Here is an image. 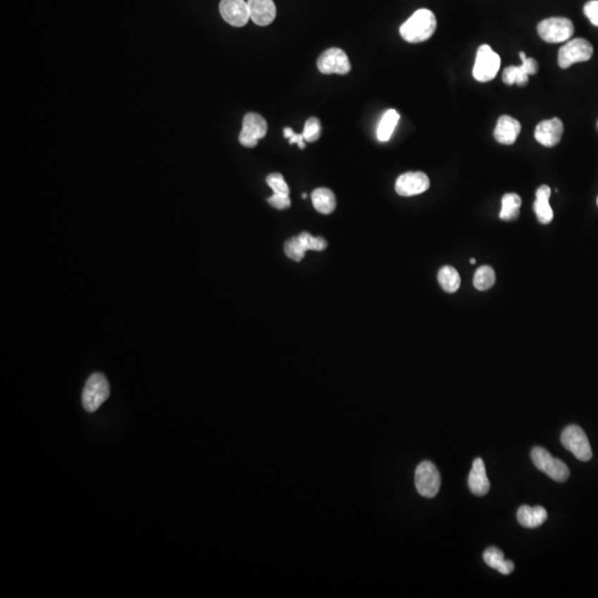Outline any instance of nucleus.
Instances as JSON below:
<instances>
[{
  "label": "nucleus",
  "instance_id": "obj_1",
  "mask_svg": "<svg viewBox=\"0 0 598 598\" xmlns=\"http://www.w3.org/2000/svg\"><path fill=\"white\" fill-rule=\"evenodd\" d=\"M437 29L435 13L429 9H419L400 27V35L410 44H419L430 39Z\"/></svg>",
  "mask_w": 598,
  "mask_h": 598
},
{
  "label": "nucleus",
  "instance_id": "obj_2",
  "mask_svg": "<svg viewBox=\"0 0 598 598\" xmlns=\"http://www.w3.org/2000/svg\"><path fill=\"white\" fill-rule=\"evenodd\" d=\"M109 396L110 387L106 377L102 373H94L89 377L83 388V408L88 412L96 411Z\"/></svg>",
  "mask_w": 598,
  "mask_h": 598
},
{
  "label": "nucleus",
  "instance_id": "obj_3",
  "mask_svg": "<svg viewBox=\"0 0 598 598\" xmlns=\"http://www.w3.org/2000/svg\"><path fill=\"white\" fill-rule=\"evenodd\" d=\"M501 58L489 44H482L478 49L473 67V77L480 82H489L500 70Z\"/></svg>",
  "mask_w": 598,
  "mask_h": 598
},
{
  "label": "nucleus",
  "instance_id": "obj_4",
  "mask_svg": "<svg viewBox=\"0 0 598 598\" xmlns=\"http://www.w3.org/2000/svg\"><path fill=\"white\" fill-rule=\"evenodd\" d=\"M575 28L572 21L564 17H552L544 19L537 26V32L544 42L557 44L570 40L574 35Z\"/></svg>",
  "mask_w": 598,
  "mask_h": 598
},
{
  "label": "nucleus",
  "instance_id": "obj_5",
  "mask_svg": "<svg viewBox=\"0 0 598 598\" xmlns=\"http://www.w3.org/2000/svg\"><path fill=\"white\" fill-rule=\"evenodd\" d=\"M531 456L534 466L554 481L565 482L570 478V470L566 464L559 459L553 458L545 449L535 447L532 450Z\"/></svg>",
  "mask_w": 598,
  "mask_h": 598
},
{
  "label": "nucleus",
  "instance_id": "obj_6",
  "mask_svg": "<svg viewBox=\"0 0 598 598\" xmlns=\"http://www.w3.org/2000/svg\"><path fill=\"white\" fill-rule=\"evenodd\" d=\"M561 442L566 450L571 451L580 461H590L593 456L587 435L582 428L571 425L561 435Z\"/></svg>",
  "mask_w": 598,
  "mask_h": 598
},
{
  "label": "nucleus",
  "instance_id": "obj_7",
  "mask_svg": "<svg viewBox=\"0 0 598 598\" xmlns=\"http://www.w3.org/2000/svg\"><path fill=\"white\" fill-rule=\"evenodd\" d=\"M594 48L590 42L583 38L570 40L559 51V65L567 69L574 63H585L592 58Z\"/></svg>",
  "mask_w": 598,
  "mask_h": 598
},
{
  "label": "nucleus",
  "instance_id": "obj_8",
  "mask_svg": "<svg viewBox=\"0 0 598 598\" xmlns=\"http://www.w3.org/2000/svg\"><path fill=\"white\" fill-rule=\"evenodd\" d=\"M415 483L418 492L425 497H435L441 487V477L437 466L430 461H423L416 469Z\"/></svg>",
  "mask_w": 598,
  "mask_h": 598
},
{
  "label": "nucleus",
  "instance_id": "obj_9",
  "mask_svg": "<svg viewBox=\"0 0 598 598\" xmlns=\"http://www.w3.org/2000/svg\"><path fill=\"white\" fill-rule=\"evenodd\" d=\"M317 67L324 75H347L351 70L349 58L340 48H330L323 52L317 61Z\"/></svg>",
  "mask_w": 598,
  "mask_h": 598
},
{
  "label": "nucleus",
  "instance_id": "obj_10",
  "mask_svg": "<svg viewBox=\"0 0 598 598\" xmlns=\"http://www.w3.org/2000/svg\"><path fill=\"white\" fill-rule=\"evenodd\" d=\"M267 133V122L261 114L247 113L243 119L239 143L247 148H254L258 140Z\"/></svg>",
  "mask_w": 598,
  "mask_h": 598
},
{
  "label": "nucleus",
  "instance_id": "obj_11",
  "mask_svg": "<svg viewBox=\"0 0 598 598\" xmlns=\"http://www.w3.org/2000/svg\"><path fill=\"white\" fill-rule=\"evenodd\" d=\"M520 58L522 65L511 66L503 71L502 80L508 86H513L514 83L520 87L525 86L528 82V75H535L539 71L537 61L533 58L526 57L525 52L521 51Z\"/></svg>",
  "mask_w": 598,
  "mask_h": 598
},
{
  "label": "nucleus",
  "instance_id": "obj_12",
  "mask_svg": "<svg viewBox=\"0 0 598 598\" xmlns=\"http://www.w3.org/2000/svg\"><path fill=\"white\" fill-rule=\"evenodd\" d=\"M430 180L423 172L401 174L396 181V192L401 197H415L428 191Z\"/></svg>",
  "mask_w": 598,
  "mask_h": 598
},
{
  "label": "nucleus",
  "instance_id": "obj_13",
  "mask_svg": "<svg viewBox=\"0 0 598 598\" xmlns=\"http://www.w3.org/2000/svg\"><path fill=\"white\" fill-rule=\"evenodd\" d=\"M563 132H564L563 122L559 118H553V119L540 122L539 125H536L534 137L540 144L547 148H553L559 144L562 139Z\"/></svg>",
  "mask_w": 598,
  "mask_h": 598
},
{
  "label": "nucleus",
  "instance_id": "obj_14",
  "mask_svg": "<svg viewBox=\"0 0 598 598\" xmlns=\"http://www.w3.org/2000/svg\"><path fill=\"white\" fill-rule=\"evenodd\" d=\"M220 13L228 24L234 27H243L249 23V5L244 0H222Z\"/></svg>",
  "mask_w": 598,
  "mask_h": 598
},
{
  "label": "nucleus",
  "instance_id": "obj_15",
  "mask_svg": "<svg viewBox=\"0 0 598 598\" xmlns=\"http://www.w3.org/2000/svg\"><path fill=\"white\" fill-rule=\"evenodd\" d=\"M249 16L258 26H268L276 17V6L273 0H249Z\"/></svg>",
  "mask_w": 598,
  "mask_h": 598
},
{
  "label": "nucleus",
  "instance_id": "obj_16",
  "mask_svg": "<svg viewBox=\"0 0 598 598\" xmlns=\"http://www.w3.org/2000/svg\"><path fill=\"white\" fill-rule=\"evenodd\" d=\"M520 122L510 116H502L497 120V127L494 129V137L497 142L504 145H512L516 143L518 135L521 133Z\"/></svg>",
  "mask_w": 598,
  "mask_h": 598
},
{
  "label": "nucleus",
  "instance_id": "obj_17",
  "mask_svg": "<svg viewBox=\"0 0 598 598\" xmlns=\"http://www.w3.org/2000/svg\"><path fill=\"white\" fill-rule=\"evenodd\" d=\"M468 483H469L471 492L477 497H483L489 492L490 481L482 459L478 458L474 460Z\"/></svg>",
  "mask_w": 598,
  "mask_h": 598
},
{
  "label": "nucleus",
  "instance_id": "obj_18",
  "mask_svg": "<svg viewBox=\"0 0 598 598\" xmlns=\"http://www.w3.org/2000/svg\"><path fill=\"white\" fill-rule=\"evenodd\" d=\"M551 189L549 185H542L536 191V199L534 202V212L540 223L547 225L554 218V213L549 205Z\"/></svg>",
  "mask_w": 598,
  "mask_h": 598
},
{
  "label": "nucleus",
  "instance_id": "obj_19",
  "mask_svg": "<svg viewBox=\"0 0 598 598\" xmlns=\"http://www.w3.org/2000/svg\"><path fill=\"white\" fill-rule=\"evenodd\" d=\"M547 512L543 506H528L522 505L518 511V521L521 525L524 528H539L547 521Z\"/></svg>",
  "mask_w": 598,
  "mask_h": 598
},
{
  "label": "nucleus",
  "instance_id": "obj_20",
  "mask_svg": "<svg viewBox=\"0 0 598 598\" xmlns=\"http://www.w3.org/2000/svg\"><path fill=\"white\" fill-rule=\"evenodd\" d=\"M313 208L321 214H330L336 208V197L334 193L326 187H319L311 194Z\"/></svg>",
  "mask_w": 598,
  "mask_h": 598
},
{
  "label": "nucleus",
  "instance_id": "obj_21",
  "mask_svg": "<svg viewBox=\"0 0 598 598\" xmlns=\"http://www.w3.org/2000/svg\"><path fill=\"white\" fill-rule=\"evenodd\" d=\"M483 559L490 567H492L502 574L509 575L514 571V563L504 559L503 552L497 547H489L485 549L483 553Z\"/></svg>",
  "mask_w": 598,
  "mask_h": 598
},
{
  "label": "nucleus",
  "instance_id": "obj_22",
  "mask_svg": "<svg viewBox=\"0 0 598 598\" xmlns=\"http://www.w3.org/2000/svg\"><path fill=\"white\" fill-rule=\"evenodd\" d=\"M399 119H400V116L394 109L388 110L386 113L383 114L378 129H377V137H378L379 141L387 142V141L390 140L391 135H392L397 125H398Z\"/></svg>",
  "mask_w": 598,
  "mask_h": 598
},
{
  "label": "nucleus",
  "instance_id": "obj_23",
  "mask_svg": "<svg viewBox=\"0 0 598 598\" xmlns=\"http://www.w3.org/2000/svg\"><path fill=\"white\" fill-rule=\"evenodd\" d=\"M438 282L447 293L454 294L461 286V278L454 267L443 266L438 274Z\"/></svg>",
  "mask_w": 598,
  "mask_h": 598
},
{
  "label": "nucleus",
  "instance_id": "obj_24",
  "mask_svg": "<svg viewBox=\"0 0 598 598\" xmlns=\"http://www.w3.org/2000/svg\"><path fill=\"white\" fill-rule=\"evenodd\" d=\"M522 199L516 193H508L502 197L500 218L502 220H514L520 216Z\"/></svg>",
  "mask_w": 598,
  "mask_h": 598
},
{
  "label": "nucleus",
  "instance_id": "obj_25",
  "mask_svg": "<svg viewBox=\"0 0 598 598\" xmlns=\"http://www.w3.org/2000/svg\"><path fill=\"white\" fill-rule=\"evenodd\" d=\"M495 273L492 267L481 266L474 274L473 285L478 290L485 292L494 285Z\"/></svg>",
  "mask_w": 598,
  "mask_h": 598
},
{
  "label": "nucleus",
  "instance_id": "obj_26",
  "mask_svg": "<svg viewBox=\"0 0 598 598\" xmlns=\"http://www.w3.org/2000/svg\"><path fill=\"white\" fill-rule=\"evenodd\" d=\"M286 256L288 258L293 259L295 262H301V259L305 256V253L307 251L303 241L299 239V236H295L293 239H288L284 247Z\"/></svg>",
  "mask_w": 598,
  "mask_h": 598
},
{
  "label": "nucleus",
  "instance_id": "obj_27",
  "mask_svg": "<svg viewBox=\"0 0 598 598\" xmlns=\"http://www.w3.org/2000/svg\"><path fill=\"white\" fill-rule=\"evenodd\" d=\"M320 121L317 118H309L306 121L305 127H304V139L309 143L316 142L319 137H320Z\"/></svg>",
  "mask_w": 598,
  "mask_h": 598
},
{
  "label": "nucleus",
  "instance_id": "obj_28",
  "mask_svg": "<svg viewBox=\"0 0 598 598\" xmlns=\"http://www.w3.org/2000/svg\"><path fill=\"white\" fill-rule=\"evenodd\" d=\"M298 236L303 241L307 251H321L326 249L327 242L323 237H320V236L315 237V236L311 235L307 232H303V233L299 234Z\"/></svg>",
  "mask_w": 598,
  "mask_h": 598
},
{
  "label": "nucleus",
  "instance_id": "obj_29",
  "mask_svg": "<svg viewBox=\"0 0 598 598\" xmlns=\"http://www.w3.org/2000/svg\"><path fill=\"white\" fill-rule=\"evenodd\" d=\"M268 187L274 191V193H282V194L289 195V187L284 180V176L280 173H272L266 177Z\"/></svg>",
  "mask_w": 598,
  "mask_h": 598
},
{
  "label": "nucleus",
  "instance_id": "obj_30",
  "mask_svg": "<svg viewBox=\"0 0 598 598\" xmlns=\"http://www.w3.org/2000/svg\"><path fill=\"white\" fill-rule=\"evenodd\" d=\"M268 203L272 205L273 208L276 210H286L289 208L290 202L289 195L282 194V193H274L272 197L268 199Z\"/></svg>",
  "mask_w": 598,
  "mask_h": 598
},
{
  "label": "nucleus",
  "instance_id": "obj_31",
  "mask_svg": "<svg viewBox=\"0 0 598 598\" xmlns=\"http://www.w3.org/2000/svg\"><path fill=\"white\" fill-rule=\"evenodd\" d=\"M584 13L594 26L598 27V0L588 1L584 7Z\"/></svg>",
  "mask_w": 598,
  "mask_h": 598
},
{
  "label": "nucleus",
  "instance_id": "obj_32",
  "mask_svg": "<svg viewBox=\"0 0 598 598\" xmlns=\"http://www.w3.org/2000/svg\"><path fill=\"white\" fill-rule=\"evenodd\" d=\"M305 139H304L303 133L301 135H294L293 137L289 139V144H294V143H297L298 147L303 150L305 149V143H304Z\"/></svg>",
  "mask_w": 598,
  "mask_h": 598
},
{
  "label": "nucleus",
  "instance_id": "obj_33",
  "mask_svg": "<svg viewBox=\"0 0 598 598\" xmlns=\"http://www.w3.org/2000/svg\"><path fill=\"white\" fill-rule=\"evenodd\" d=\"M294 135H295V132H294L292 127H285L284 129V137H287V139H290Z\"/></svg>",
  "mask_w": 598,
  "mask_h": 598
},
{
  "label": "nucleus",
  "instance_id": "obj_34",
  "mask_svg": "<svg viewBox=\"0 0 598 598\" xmlns=\"http://www.w3.org/2000/svg\"><path fill=\"white\" fill-rule=\"evenodd\" d=\"M470 262H471L472 265L475 264V259L471 258V261H470Z\"/></svg>",
  "mask_w": 598,
  "mask_h": 598
},
{
  "label": "nucleus",
  "instance_id": "obj_35",
  "mask_svg": "<svg viewBox=\"0 0 598 598\" xmlns=\"http://www.w3.org/2000/svg\"><path fill=\"white\" fill-rule=\"evenodd\" d=\"M301 197H303V199H306V197H307V195H306L305 193H304V194L301 195Z\"/></svg>",
  "mask_w": 598,
  "mask_h": 598
},
{
  "label": "nucleus",
  "instance_id": "obj_36",
  "mask_svg": "<svg viewBox=\"0 0 598 598\" xmlns=\"http://www.w3.org/2000/svg\"><path fill=\"white\" fill-rule=\"evenodd\" d=\"M597 205H598V199H597Z\"/></svg>",
  "mask_w": 598,
  "mask_h": 598
},
{
  "label": "nucleus",
  "instance_id": "obj_37",
  "mask_svg": "<svg viewBox=\"0 0 598 598\" xmlns=\"http://www.w3.org/2000/svg\"><path fill=\"white\" fill-rule=\"evenodd\" d=\"M597 127H598V122H597Z\"/></svg>",
  "mask_w": 598,
  "mask_h": 598
}]
</instances>
